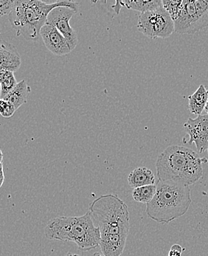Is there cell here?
Masks as SVG:
<instances>
[{
  "mask_svg": "<svg viewBox=\"0 0 208 256\" xmlns=\"http://www.w3.org/2000/svg\"><path fill=\"white\" fill-rule=\"evenodd\" d=\"M92 256H104V255L103 254H102V252H96V254H94Z\"/></svg>",
  "mask_w": 208,
  "mask_h": 256,
  "instance_id": "23",
  "label": "cell"
},
{
  "mask_svg": "<svg viewBox=\"0 0 208 256\" xmlns=\"http://www.w3.org/2000/svg\"><path fill=\"white\" fill-rule=\"evenodd\" d=\"M0 70L15 72L21 66L22 60L18 50L9 42L2 40L0 48Z\"/></svg>",
  "mask_w": 208,
  "mask_h": 256,
  "instance_id": "11",
  "label": "cell"
},
{
  "mask_svg": "<svg viewBox=\"0 0 208 256\" xmlns=\"http://www.w3.org/2000/svg\"><path fill=\"white\" fill-rule=\"evenodd\" d=\"M156 192V186H146L135 188L132 192V197L136 202L148 204L152 201Z\"/></svg>",
  "mask_w": 208,
  "mask_h": 256,
  "instance_id": "17",
  "label": "cell"
},
{
  "mask_svg": "<svg viewBox=\"0 0 208 256\" xmlns=\"http://www.w3.org/2000/svg\"><path fill=\"white\" fill-rule=\"evenodd\" d=\"M16 0H0V15H9L14 8Z\"/></svg>",
  "mask_w": 208,
  "mask_h": 256,
  "instance_id": "20",
  "label": "cell"
},
{
  "mask_svg": "<svg viewBox=\"0 0 208 256\" xmlns=\"http://www.w3.org/2000/svg\"><path fill=\"white\" fill-rule=\"evenodd\" d=\"M4 180V169H3V154L1 152V184L0 186H2Z\"/></svg>",
  "mask_w": 208,
  "mask_h": 256,
  "instance_id": "22",
  "label": "cell"
},
{
  "mask_svg": "<svg viewBox=\"0 0 208 256\" xmlns=\"http://www.w3.org/2000/svg\"><path fill=\"white\" fill-rule=\"evenodd\" d=\"M89 211L100 229L102 254L104 256L122 255L130 230L127 204L118 195H102L90 204Z\"/></svg>",
  "mask_w": 208,
  "mask_h": 256,
  "instance_id": "1",
  "label": "cell"
},
{
  "mask_svg": "<svg viewBox=\"0 0 208 256\" xmlns=\"http://www.w3.org/2000/svg\"><path fill=\"white\" fill-rule=\"evenodd\" d=\"M116 2L120 8L125 6L128 9L141 12V14L153 12L164 6L162 1L161 0H150V1L149 0H136V1L125 0V1H116Z\"/></svg>",
  "mask_w": 208,
  "mask_h": 256,
  "instance_id": "15",
  "label": "cell"
},
{
  "mask_svg": "<svg viewBox=\"0 0 208 256\" xmlns=\"http://www.w3.org/2000/svg\"><path fill=\"white\" fill-rule=\"evenodd\" d=\"M40 36L46 48L55 55H66L72 51L65 37L54 26L45 24L42 28Z\"/></svg>",
  "mask_w": 208,
  "mask_h": 256,
  "instance_id": "10",
  "label": "cell"
},
{
  "mask_svg": "<svg viewBox=\"0 0 208 256\" xmlns=\"http://www.w3.org/2000/svg\"><path fill=\"white\" fill-rule=\"evenodd\" d=\"M208 102V90L204 85H200L194 94L188 96V108L196 116H201Z\"/></svg>",
  "mask_w": 208,
  "mask_h": 256,
  "instance_id": "14",
  "label": "cell"
},
{
  "mask_svg": "<svg viewBox=\"0 0 208 256\" xmlns=\"http://www.w3.org/2000/svg\"><path fill=\"white\" fill-rule=\"evenodd\" d=\"M76 13L77 10L71 8L60 6L51 10L46 22V24L54 26L60 31L69 43L72 50L77 46L78 40L77 34L70 24V20Z\"/></svg>",
  "mask_w": 208,
  "mask_h": 256,
  "instance_id": "8",
  "label": "cell"
},
{
  "mask_svg": "<svg viewBox=\"0 0 208 256\" xmlns=\"http://www.w3.org/2000/svg\"><path fill=\"white\" fill-rule=\"evenodd\" d=\"M174 26L175 32L178 34L194 35L208 26V20L197 9L195 2L183 0Z\"/></svg>",
  "mask_w": 208,
  "mask_h": 256,
  "instance_id": "7",
  "label": "cell"
},
{
  "mask_svg": "<svg viewBox=\"0 0 208 256\" xmlns=\"http://www.w3.org/2000/svg\"><path fill=\"white\" fill-rule=\"evenodd\" d=\"M156 192L146 204L147 216L159 224H168L184 216L192 204L189 186L174 182H160Z\"/></svg>",
  "mask_w": 208,
  "mask_h": 256,
  "instance_id": "5",
  "label": "cell"
},
{
  "mask_svg": "<svg viewBox=\"0 0 208 256\" xmlns=\"http://www.w3.org/2000/svg\"><path fill=\"white\" fill-rule=\"evenodd\" d=\"M60 6L74 10L78 9V3L74 1H57L48 4L38 0H16L14 8L8 15V20L18 36L28 41H38L42 28L46 24L51 10Z\"/></svg>",
  "mask_w": 208,
  "mask_h": 256,
  "instance_id": "4",
  "label": "cell"
},
{
  "mask_svg": "<svg viewBox=\"0 0 208 256\" xmlns=\"http://www.w3.org/2000/svg\"><path fill=\"white\" fill-rule=\"evenodd\" d=\"M183 248L180 244H174L169 251L168 256H182Z\"/></svg>",
  "mask_w": 208,
  "mask_h": 256,
  "instance_id": "21",
  "label": "cell"
},
{
  "mask_svg": "<svg viewBox=\"0 0 208 256\" xmlns=\"http://www.w3.org/2000/svg\"><path fill=\"white\" fill-rule=\"evenodd\" d=\"M204 111H206L207 114H208V102L207 104H206V108H204Z\"/></svg>",
  "mask_w": 208,
  "mask_h": 256,
  "instance_id": "25",
  "label": "cell"
},
{
  "mask_svg": "<svg viewBox=\"0 0 208 256\" xmlns=\"http://www.w3.org/2000/svg\"><path fill=\"white\" fill-rule=\"evenodd\" d=\"M14 106L7 100L1 99L0 100V114L4 118H10L16 112Z\"/></svg>",
  "mask_w": 208,
  "mask_h": 256,
  "instance_id": "19",
  "label": "cell"
},
{
  "mask_svg": "<svg viewBox=\"0 0 208 256\" xmlns=\"http://www.w3.org/2000/svg\"><path fill=\"white\" fill-rule=\"evenodd\" d=\"M46 238L72 242L83 252L100 246V232L90 211L80 216H60L52 218L44 229Z\"/></svg>",
  "mask_w": 208,
  "mask_h": 256,
  "instance_id": "3",
  "label": "cell"
},
{
  "mask_svg": "<svg viewBox=\"0 0 208 256\" xmlns=\"http://www.w3.org/2000/svg\"><path fill=\"white\" fill-rule=\"evenodd\" d=\"M128 182L132 188L153 186L156 182L154 174L150 169L146 167H139L134 169L128 176Z\"/></svg>",
  "mask_w": 208,
  "mask_h": 256,
  "instance_id": "12",
  "label": "cell"
},
{
  "mask_svg": "<svg viewBox=\"0 0 208 256\" xmlns=\"http://www.w3.org/2000/svg\"><path fill=\"white\" fill-rule=\"evenodd\" d=\"M66 256H80L79 255H77V254H70V252H68L66 254Z\"/></svg>",
  "mask_w": 208,
  "mask_h": 256,
  "instance_id": "24",
  "label": "cell"
},
{
  "mask_svg": "<svg viewBox=\"0 0 208 256\" xmlns=\"http://www.w3.org/2000/svg\"><path fill=\"white\" fill-rule=\"evenodd\" d=\"M182 0H162L164 8L170 14L174 22L178 20L180 10H181Z\"/></svg>",
  "mask_w": 208,
  "mask_h": 256,
  "instance_id": "18",
  "label": "cell"
},
{
  "mask_svg": "<svg viewBox=\"0 0 208 256\" xmlns=\"http://www.w3.org/2000/svg\"><path fill=\"white\" fill-rule=\"evenodd\" d=\"M203 160L196 152L181 146H170L158 156V181L174 182L190 186L203 175Z\"/></svg>",
  "mask_w": 208,
  "mask_h": 256,
  "instance_id": "2",
  "label": "cell"
},
{
  "mask_svg": "<svg viewBox=\"0 0 208 256\" xmlns=\"http://www.w3.org/2000/svg\"><path fill=\"white\" fill-rule=\"evenodd\" d=\"M136 28L152 40L168 38L175 32L174 22L164 6L153 12L140 14Z\"/></svg>",
  "mask_w": 208,
  "mask_h": 256,
  "instance_id": "6",
  "label": "cell"
},
{
  "mask_svg": "<svg viewBox=\"0 0 208 256\" xmlns=\"http://www.w3.org/2000/svg\"><path fill=\"white\" fill-rule=\"evenodd\" d=\"M31 89L26 80H22L10 92H9L3 100H7L14 106L16 110H18L24 104L27 103Z\"/></svg>",
  "mask_w": 208,
  "mask_h": 256,
  "instance_id": "13",
  "label": "cell"
},
{
  "mask_svg": "<svg viewBox=\"0 0 208 256\" xmlns=\"http://www.w3.org/2000/svg\"><path fill=\"white\" fill-rule=\"evenodd\" d=\"M184 131L190 136L189 144H196L200 153L208 150V114L189 118L184 124Z\"/></svg>",
  "mask_w": 208,
  "mask_h": 256,
  "instance_id": "9",
  "label": "cell"
},
{
  "mask_svg": "<svg viewBox=\"0 0 208 256\" xmlns=\"http://www.w3.org/2000/svg\"><path fill=\"white\" fill-rule=\"evenodd\" d=\"M18 84L16 79L14 72L7 70H0V85H1V92L0 97L1 99L4 98L9 92H10Z\"/></svg>",
  "mask_w": 208,
  "mask_h": 256,
  "instance_id": "16",
  "label": "cell"
},
{
  "mask_svg": "<svg viewBox=\"0 0 208 256\" xmlns=\"http://www.w3.org/2000/svg\"></svg>",
  "mask_w": 208,
  "mask_h": 256,
  "instance_id": "26",
  "label": "cell"
}]
</instances>
